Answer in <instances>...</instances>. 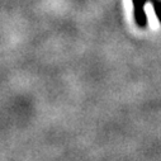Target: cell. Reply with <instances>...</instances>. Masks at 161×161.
Wrapping results in <instances>:
<instances>
[{
	"instance_id": "obj_1",
	"label": "cell",
	"mask_w": 161,
	"mask_h": 161,
	"mask_svg": "<svg viewBox=\"0 0 161 161\" xmlns=\"http://www.w3.org/2000/svg\"><path fill=\"white\" fill-rule=\"evenodd\" d=\"M148 0H132L133 3V13H135V20L136 24L140 28H145L147 25V15L145 12V5Z\"/></svg>"
},
{
	"instance_id": "obj_2",
	"label": "cell",
	"mask_w": 161,
	"mask_h": 161,
	"mask_svg": "<svg viewBox=\"0 0 161 161\" xmlns=\"http://www.w3.org/2000/svg\"><path fill=\"white\" fill-rule=\"evenodd\" d=\"M152 7H153V10L156 13V17L161 24V0H150Z\"/></svg>"
}]
</instances>
